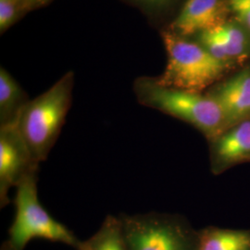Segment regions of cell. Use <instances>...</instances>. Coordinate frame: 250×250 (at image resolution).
Segmentation results:
<instances>
[{
	"label": "cell",
	"instance_id": "6da1fadb",
	"mask_svg": "<svg viewBox=\"0 0 250 250\" xmlns=\"http://www.w3.org/2000/svg\"><path fill=\"white\" fill-rule=\"evenodd\" d=\"M73 74L69 72L45 93L28 102L17 128L34 159L45 161L62 132L72 103Z\"/></svg>",
	"mask_w": 250,
	"mask_h": 250
},
{
	"label": "cell",
	"instance_id": "7a4b0ae2",
	"mask_svg": "<svg viewBox=\"0 0 250 250\" xmlns=\"http://www.w3.org/2000/svg\"><path fill=\"white\" fill-rule=\"evenodd\" d=\"M134 92L140 104L194 126L208 141L226 130L223 112L208 95L165 87L156 79L146 77L136 80Z\"/></svg>",
	"mask_w": 250,
	"mask_h": 250
},
{
	"label": "cell",
	"instance_id": "3957f363",
	"mask_svg": "<svg viewBox=\"0 0 250 250\" xmlns=\"http://www.w3.org/2000/svg\"><path fill=\"white\" fill-rule=\"evenodd\" d=\"M38 171L28 175L16 188L15 217L8 239L16 250H24L33 239L62 243L79 250L82 241L67 226L55 220L38 198Z\"/></svg>",
	"mask_w": 250,
	"mask_h": 250
},
{
	"label": "cell",
	"instance_id": "277c9868",
	"mask_svg": "<svg viewBox=\"0 0 250 250\" xmlns=\"http://www.w3.org/2000/svg\"><path fill=\"white\" fill-rule=\"evenodd\" d=\"M168 62L156 81L162 86L201 93L223 75L226 64L200 45L170 33H163Z\"/></svg>",
	"mask_w": 250,
	"mask_h": 250
},
{
	"label": "cell",
	"instance_id": "5b68a950",
	"mask_svg": "<svg viewBox=\"0 0 250 250\" xmlns=\"http://www.w3.org/2000/svg\"><path fill=\"white\" fill-rule=\"evenodd\" d=\"M128 250H197L199 233L181 218L148 212L119 216Z\"/></svg>",
	"mask_w": 250,
	"mask_h": 250
},
{
	"label": "cell",
	"instance_id": "8992f818",
	"mask_svg": "<svg viewBox=\"0 0 250 250\" xmlns=\"http://www.w3.org/2000/svg\"><path fill=\"white\" fill-rule=\"evenodd\" d=\"M34 159L17 126L0 128V207L9 204L10 188H17L28 175L37 172Z\"/></svg>",
	"mask_w": 250,
	"mask_h": 250
},
{
	"label": "cell",
	"instance_id": "52a82bcc",
	"mask_svg": "<svg viewBox=\"0 0 250 250\" xmlns=\"http://www.w3.org/2000/svg\"><path fill=\"white\" fill-rule=\"evenodd\" d=\"M221 108L226 129L250 118V69L243 70L208 94Z\"/></svg>",
	"mask_w": 250,
	"mask_h": 250
},
{
	"label": "cell",
	"instance_id": "ba28073f",
	"mask_svg": "<svg viewBox=\"0 0 250 250\" xmlns=\"http://www.w3.org/2000/svg\"><path fill=\"white\" fill-rule=\"evenodd\" d=\"M210 142L211 170L221 173L250 159V120L226 129Z\"/></svg>",
	"mask_w": 250,
	"mask_h": 250
},
{
	"label": "cell",
	"instance_id": "9c48e42d",
	"mask_svg": "<svg viewBox=\"0 0 250 250\" xmlns=\"http://www.w3.org/2000/svg\"><path fill=\"white\" fill-rule=\"evenodd\" d=\"M224 8L220 0H188L173 22V30L188 36L224 24Z\"/></svg>",
	"mask_w": 250,
	"mask_h": 250
},
{
	"label": "cell",
	"instance_id": "30bf717a",
	"mask_svg": "<svg viewBox=\"0 0 250 250\" xmlns=\"http://www.w3.org/2000/svg\"><path fill=\"white\" fill-rule=\"evenodd\" d=\"M30 100L18 83L5 69L0 70V128L17 126Z\"/></svg>",
	"mask_w": 250,
	"mask_h": 250
},
{
	"label": "cell",
	"instance_id": "8fae6325",
	"mask_svg": "<svg viewBox=\"0 0 250 250\" xmlns=\"http://www.w3.org/2000/svg\"><path fill=\"white\" fill-rule=\"evenodd\" d=\"M198 233L197 250H250V230L208 227Z\"/></svg>",
	"mask_w": 250,
	"mask_h": 250
},
{
	"label": "cell",
	"instance_id": "7c38bea8",
	"mask_svg": "<svg viewBox=\"0 0 250 250\" xmlns=\"http://www.w3.org/2000/svg\"><path fill=\"white\" fill-rule=\"evenodd\" d=\"M77 250H128L119 216L107 215L99 230Z\"/></svg>",
	"mask_w": 250,
	"mask_h": 250
},
{
	"label": "cell",
	"instance_id": "4fadbf2b",
	"mask_svg": "<svg viewBox=\"0 0 250 250\" xmlns=\"http://www.w3.org/2000/svg\"><path fill=\"white\" fill-rule=\"evenodd\" d=\"M230 59L241 56L246 49V37L243 32L232 24H222L214 28Z\"/></svg>",
	"mask_w": 250,
	"mask_h": 250
},
{
	"label": "cell",
	"instance_id": "5bb4252c",
	"mask_svg": "<svg viewBox=\"0 0 250 250\" xmlns=\"http://www.w3.org/2000/svg\"><path fill=\"white\" fill-rule=\"evenodd\" d=\"M201 42L206 49L220 62L227 64L231 60L226 52L222 41L215 33L214 29L203 32L201 34Z\"/></svg>",
	"mask_w": 250,
	"mask_h": 250
},
{
	"label": "cell",
	"instance_id": "9a60e30c",
	"mask_svg": "<svg viewBox=\"0 0 250 250\" xmlns=\"http://www.w3.org/2000/svg\"><path fill=\"white\" fill-rule=\"evenodd\" d=\"M18 14L17 0H0V28L5 30L14 21Z\"/></svg>",
	"mask_w": 250,
	"mask_h": 250
},
{
	"label": "cell",
	"instance_id": "2e32d148",
	"mask_svg": "<svg viewBox=\"0 0 250 250\" xmlns=\"http://www.w3.org/2000/svg\"><path fill=\"white\" fill-rule=\"evenodd\" d=\"M231 6L242 22L250 30V0H231Z\"/></svg>",
	"mask_w": 250,
	"mask_h": 250
},
{
	"label": "cell",
	"instance_id": "e0dca14e",
	"mask_svg": "<svg viewBox=\"0 0 250 250\" xmlns=\"http://www.w3.org/2000/svg\"><path fill=\"white\" fill-rule=\"evenodd\" d=\"M145 6H160L161 4L167 2L168 0H137Z\"/></svg>",
	"mask_w": 250,
	"mask_h": 250
},
{
	"label": "cell",
	"instance_id": "ac0fdd59",
	"mask_svg": "<svg viewBox=\"0 0 250 250\" xmlns=\"http://www.w3.org/2000/svg\"><path fill=\"white\" fill-rule=\"evenodd\" d=\"M0 250H16L13 247H12V245L9 243V240H6V241H4V243L1 245V248H0Z\"/></svg>",
	"mask_w": 250,
	"mask_h": 250
},
{
	"label": "cell",
	"instance_id": "d6986e66",
	"mask_svg": "<svg viewBox=\"0 0 250 250\" xmlns=\"http://www.w3.org/2000/svg\"><path fill=\"white\" fill-rule=\"evenodd\" d=\"M26 1L29 3H37V2H41L43 0H26Z\"/></svg>",
	"mask_w": 250,
	"mask_h": 250
}]
</instances>
